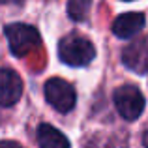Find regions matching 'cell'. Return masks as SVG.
Wrapping results in <instances>:
<instances>
[{"mask_svg":"<svg viewBox=\"0 0 148 148\" xmlns=\"http://www.w3.org/2000/svg\"><path fill=\"white\" fill-rule=\"evenodd\" d=\"M58 56L64 64L68 66H86L94 60L96 49L92 45V41H88L86 38L77 36V34H69L58 45Z\"/></svg>","mask_w":148,"mask_h":148,"instance_id":"1","label":"cell"},{"mask_svg":"<svg viewBox=\"0 0 148 148\" xmlns=\"http://www.w3.org/2000/svg\"><path fill=\"white\" fill-rule=\"evenodd\" d=\"M6 38L10 43L11 54L15 56H25L32 49L40 45V34L34 26L23 25V23H13L6 26Z\"/></svg>","mask_w":148,"mask_h":148,"instance_id":"2","label":"cell"},{"mask_svg":"<svg viewBox=\"0 0 148 148\" xmlns=\"http://www.w3.org/2000/svg\"><path fill=\"white\" fill-rule=\"evenodd\" d=\"M114 107L126 120H137L145 111V96L137 86L124 84L114 90Z\"/></svg>","mask_w":148,"mask_h":148,"instance_id":"3","label":"cell"},{"mask_svg":"<svg viewBox=\"0 0 148 148\" xmlns=\"http://www.w3.org/2000/svg\"><path fill=\"white\" fill-rule=\"evenodd\" d=\"M45 99L58 112H69L75 107L77 94H75V88L68 81L53 77L45 83Z\"/></svg>","mask_w":148,"mask_h":148,"instance_id":"4","label":"cell"},{"mask_svg":"<svg viewBox=\"0 0 148 148\" xmlns=\"http://www.w3.org/2000/svg\"><path fill=\"white\" fill-rule=\"evenodd\" d=\"M23 96V79L10 68L0 69V107H11Z\"/></svg>","mask_w":148,"mask_h":148,"instance_id":"5","label":"cell"},{"mask_svg":"<svg viewBox=\"0 0 148 148\" xmlns=\"http://www.w3.org/2000/svg\"><path fill=\"white\" fill-rule=\"evenodd\" d=\"M145 15L139 13V11H130V13H122L114 19L112 23V32L116 38H122V40H130L135 34H139L145 28Z\"/></svg>","mask_w":148,"mask_h":148,"instance_id":"6","label":"cell"},{"mask_svg":"<svg viewBox=\"0 0 148 148\" xmlns=\"http://www.w3.org/2000/svg\"><path fill=\"white\" fill-rule=\"evenodd\" d=\"M36 137H38V145L41 148H69L68 137L51 124H40Z\"/></svg>","mask_w":148,"mask_h":148,"instance_id":"7","label":"cell"},{"mask_svg":"<svg viewBox=\"0 0 148 148\" xmlns=\"http://www.w3.org/2000/svg\"><path fill=\"white\" fill-rule=\"evenodd\" d=\"M90 6H92V0H69L68 13L73 21H83L90 11Z\"/></svg>","mask_w":148,"mask_h":148,"instance_id":"8","label":"cell"},{"mask_svg":"<svg viewBox=\"0 0 148 148\" xmlns=\"http://www.w3.org/2000/svg\"><path fill=\"white\" fill-rule=\"evenodd\" d=\"M0 148H23L15 141H0Z\"/></svg>","mask_w":148,"mask_h":148,"instance_id":"9","label":"cell"},{"mask_svg":"<svg viewBox=\"0 0 148 148\" xmlns=\"http://www.w3.org/2000/svg\"><path fill=\"white\" fill-rule=\"evenodd\" d=\"M145 148H148V131L145 133Z\"/></svg>","mask_w":148,"mask_h":148,"instance_id":"10","label":"cell"},{"mask_svg":"<svg viewBox=\"0 0 148 148\" xmlns=\"http://www.w3.org/2000/svg\"><path fill=\"white\" fill-rule=\"evenodd\" d=\"M124 2H131V0H124Z\"/></svg>","mask_w":148,"mask_h":148,"instance_id":"11","label":"cell"}]
</instances>
